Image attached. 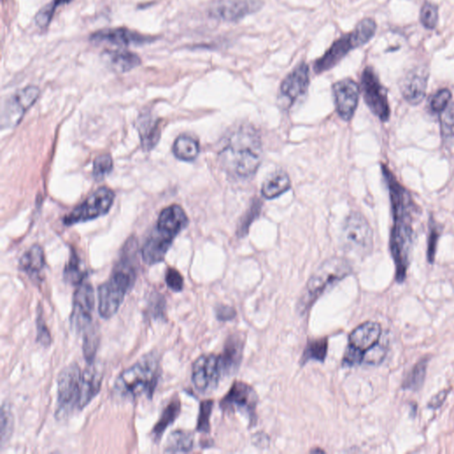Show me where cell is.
Masks as SVG:
<instances>
[{
  "instance_id": "obj_30",
  "label": "cell",
  "mask_w": 454,
  "mask_h": 454,
  "mask_svg": "<svg viewBox=\"0 0 454 454\" xmlns=\"http://www.w3.org/2000/svg\"><path fill=\"white\" fill-rule=\"evenodd\" d=\"M173 153L181 161H194L199 155V143L189 135H180L174 142Z\"/></svg>"
},
{
  "instance_id": "obj_1",
  "label": "cell",
  "mask_w": 454,
  "mask_h": 454,
  "mask_svg": "<svg viewBox=\"0 0 454 454\" xmlns=\"http://www.w3.org/2000/svg\"><path fill=\"white\" fill-rule=\"evenodd\" d=\"M382 174L390 192L393 227L391 228L390 248L396 267V281H405L409 265L414 229H412V213L414 203L408 190L398 182L393 173L384 165H382Z\"/></svg>"
},
{
  "instance_id": "obj_5",
  "label": "cell",
  "mask_w": 454,
  "mask_h": 454,
  "mask_svg": "<svg viewBox=\"0 0 454 454\" xmlns=\"http://www.w3.org/2000/svg\"><path fill=\"white\" fill-rule=\"evenodd\" d=\"M377 25L373 18L361 20L353 32L346 34L334 41L322 57L313 65L314 72H327L339 64L351 51L365 46L377 33Z\"/></svg>"
},
{
  "instance_id": "obj_32",
  "label": "cell",
  "mask_w": 454,
  "mask_h": 454,
  "mask_svg": "<svg viewBox=\"0 0 454 454\" xmlns=\"http://www.w3.org/2000/svg\"><path fill=\"white\" fill-rule=\"evenodd\" d=\"M327 350H329V340L326 337L308 341L303 351L301 364L305 365L310 360L324 362Z\"/></svg>"
},
{
  "instance_id": "obj_22",
  "label": "cell",
  "mask_w": 454,
  "mask_h": 454,
  "mask_svg": "<svg viewBox=\"0 0 454 454\" xmlns=\"http://www.w3.org/2000/svg\"><path fill=\"white\" fill-rule=\"evenodd\" d=\"M87 365V367L82 373L78 410L84 409L96 397L101 391L102 379H103V373L100 367L94 363Z\"/></svg>"
},
{
  "instance_id": "obj_9",
  "label": "cell",
  "mask_w": 454,
  "mask_h": 454,
  "mask_svg": "<svg viewBox=\"0 0 454 454\" xmlns=\"http://www.w3.org/2000/svg\"><path fill=\"white\" fill-rule=\"evenodd\" d=\"M258 404L257 392L251 385L242 382H234L230 391L220 401V408L225 414H234L235 412L248 416L251 424L257 422L256 409Z\"/></svg>"
},
{
  "instance_id": "obj_34",
  "label": "cell",
  "mask_w": 454,
  "mask_h": 454,
  "mask_svg": "<svg viewBox=\"0 0 454 454\" xmlns=\"http://www.w3.org/2000/svg\"><path fill=\"white\" fill-rule=\"evenodd\" d=\"M83 353L84 360L87 364L94 363V358L96 356L99 344H100V336L96 329L90 327L83 334Z\"/></svg>"
},
{
  "instance_id": "obj_17",
  "label": "cell",
  "mask_w": 454,
  "mask_h": 454,
  "mask_svg": "<svg viewBox=\"0 0 454 454\" xmlns=\"http://www.w3.org/2000/svg\"><path fill=\"white\" fill-rule=\"evenodd\" d=\"M334 104L338 114L346 121L353 118L360 99V87L351 78H344L333 85Z\"/></svg>"
},
{
  "instance_id": "obj_38",
  "label": "cell",
  "mask_w": 454,
  "mask_h": 454,
  "mask_svg": "<svg viewBox=\"0 0 454 454\" xmlns=\"http://www.w3.org/2000/svg\"><path fill=\"white\" fill-rule=\"evenodd\" d=\"M72 0H53L50 4L44 6L36 15V23L40 28L44 29L49 25L54 13L60 6L69 4Z\"/></svg>"
},
{
  "instance_id": "obj_43",
  "label": "cell",
  "mask_w": 454,
  "mask_h": 454,
  "mask_svg": "<svg viewBox=\"0 0 454 454\" xmlns=\"http://www.w3.org/2000/svg\"><path fill=\"white\" fill-rule=\"evenodd\" d=\"M113 170V160L109 155H101L94 160L93 174L96 179H102Z\"/></svg>"
},
{
  "instance_id": "obj_25",
  "label": "cell",
  "mask_w": 454,
  "mask_h": 454,
  "mask_svg": "<svg viewBox=\"0 0 454 454\" xmlns=\"http://www.w3.org/2000/svg\"><path fill=\"white\" fill-rule=\"evenodd\" d=\"M19 265L20 271L25 272L33 282L42 281L44 265H46L43 249L39 246H32L23 254Z\"/></svg>"
},
{
  "instance_id": "obj_49",
  "label": "cell",
  "mask_w": 454,
  "mask_h": 454,
  "mask_svg": "<svg viewBox=\"0 0 454 454\" xmlns=\"http://www.w3.org/2000/svg\"><path fill=\"white\" fill-rule=\"evenodd\" d=\"M449 391L445 390L439 392L431 398V401L429 403V408L431 409L439 408L443 404V402L446 401L447 395H448Z\"/></svg>"
},
{
  "instance_id": "obj_10",
  "label": "cell",
  "mask_w": 454,
  "mask_h": 454,
  "mask_svg": "<svg viewBox=\"0 0 454 454\" xmlns=\"http://www.w3.org/2000/svg\"><path fill=\"white\" fill-rule=\"evenodd\" d=\"M361 89L368 108L382 122H387L391 117L387 91L372 67L365 68L361 75Z\"/></svg>"
},
{
  "instance_id": "obj_14",
  "label": "cell",
  "mask_w": 454,
  "mask_h": 454,
  "mask_svg": "<svg viewBox=\"0 0 454 454\" xmlns=\"http://www.w3.org/2000/svg\"><path fill=\"white\" fill-rule=\"evenodd\" d=\"M310 85L308 64L302 61L282 81L279 101L282 107L289 109L307 93Z\"/></svg>"
},
{
  "instance_id": "obj_27",
  "label": "cell",
  "mask_w": 454,
  "mask_h": 454,
  "mask_svg": "<svg viewBox=\"0 0 454 454\" xmlns=\"http://www.w3.org/2000/svg\"><path fill=\"white\" fill-rule=\"evenodd\" d=\"M181 411V403L179 398H174L169 405L166 406L160 416L159 421L156 422L152 429L153 440L159 442L161 440L163 433L172 425L176 419L179 417Z\"/></svg>"
},
{
  "instance_id": "obj_15",
  "label": "cell",
  "mask_w": 454,
  "mask_h": 454,
  "mask_svg": "<svg viewBox=\"0 0 454 454\" xmlns=\"http://www.w3.org/2000/svg\"><path fill=\"white\" fill-rule=\"evenodd\" d=\"M220 356L201 355L193 365L192 381L198 391L208 393L217 387L221 377Z\"/></svg>"
},
{
  "instance_id": "obj_24",
  "label": "cell",
  "mask_w": 454,
  "mask_h": 454,
  "mask_svg": "<svg viewBox=\"0 0 454 454\" xmlns=\"http://www.w3.org/2000/svg\"><path fill=\"white\" fill-rule=\"evenodd\" d=\"M173 240V238L157 230L153 232L141 249L143 260L149 265L159 264L165 260Z\"/></svg>"
},
{
  "instance_id": "obj_40",
  "label": "cell",
  "mask_w": 454,
  "mask_h": 454,
  "mask_svg": "<svg viewBox=\"0 0 454 454\" xmlns=\"http://www.w3.org/2000/svg\"><path fill=\"white\" fill-rule=\"evenodd\" d=\"M213 401H210V399L201 403L196 427L197 431L204 433V434H208L210 431V419L213 410Z\"/></svg>"
},
{
  "instance_id": "obj_13",
  "label": "cell",
  "mask_w": 454,
  "mask_h": 454,
  "mask_svg": "<svg viewBox=\"0 0 454 454\" xmlns=\"http://www.w3.org/2000/svg\"><path fill=\"white\" fill-rule=\"evenodd\" d=\"M94 291L90 283L84 282L74 294L70 325L75 332L84 333L92 326L94 309Z\"/></svg>"
},
{
  "instance_id": "obj_47",
  "label": "cell",
  "mask_w": 454,
  "mask_h": 454,
  "mask_svg": "<svg viewBox=\"0 0 454 454\" xmlns=\"http://www.w3.org/2000/svg\"><path fill=\"white\" fill-rule=\"evenodd\" d=\"M386 355V349L384 346H380L377 343L370 351H367L364 355L363 363L367 365H378L380 364Z\"/></svg>"
},
{
  "instance_id": "obj_19",
  "label": "cell",
  "mask_w": 454,
  "mask_h": 454,
  "mask_svg": "<svg viewBox=\"0 0 454 454\" xmlns=\"http://www.w3.org/2000/svg\"><path fill=\"white\" fill-rule=\"evenodd\" d=\"M39 93V89L36 87H28L17 92L6 104L2 117L3 125L9 127L18 124L23 114L35 103Z\"/></svg>"
},
{
  "instance_id": "obj_21",
  "label": "cell",
  "mask_w": 454,
  "mask_h": 454,
  "mask_svg": "<svg viewBox=\"0 0 454 454\" xmlns=\"http://www.w3.org/2000/svg\"><path fill=\"white\" fill-rule=\"evenodd\" d=\"M381 334L380 324L374 322H365L351 333L348 346L358 351L363 355L364 358L365 353L379 343Z\"/></svg>"
},
{
  "instance_id": "obj_28",
  "label": "cell",
  "mask_w": 454,
  "mask_h": 454,
  "mask_svg": "<svg viewBox=\"0 0 454 454\" xmlns=\"http://www.w3.org/2000/svg\"><path fill=\"white\" fill-rule=\"evenodd\" d=\"M113 69L118 72H128L141 65V58L128 51H112L106 53Z\"/></svg>"
},
{
  "instance_id": "obj_16",
  "label": "cell",
  "mask_w": 454,
  "mask_h": 454,
  "mask_svg": "<svg viewBox=\"0 0 454 454\" xmlns=\"http://www.w3.org/2000/svg\"><path fill=\"white\" fill-rule=\"evenodd\" d=\"M429 70L424 65L412 67L399 81L403 98L408 103L419 105L424 100L428 88Z\"/></svg>"
},
{
  "instance_id": "obj_35",
  "label": "cell",
  "mask_w": 454,
  "mask_h": 454,
  "mask_svg": "<svg viewBox=\"0 0 454 454\" xmlns=\"http://www.w3.org/2000/svg\"><path fill=\"white\" fill-rule=\"evenodd\" d=\"M64 278L67 282L72 285H80L87 278L85 272L80 260V258L75 253L71 255L70 262L68 263L64 270Z\"/></svg>"
},
{
  "instance_id": "obj_50",
  "label": "cell",
  "mask_w": 454,
  "mask_h": 454,
  "mask_svg": "<svg viewBox=\"0 0 454 454\" xmlns=\"http://www.w3.org/2000/svg\"><path fill=\"white\" fill-rule=\"evenodd\" d=\"M310 453H325V452H324L323 450H320V449H317L316 450L315 449V450H310Z\"/></svg>"
},
{
  "instance_id": "obj_39",
  "label": "cell",
  "mask_w": 454,
  "mask_h": 454,
  "mask_svg": "<svg viewBox=\"0 0 454 454\" xmlns=\"http://www.w3.org/2000/svg\"><path fill=\"white\" fill-rule=\"evenodd\" d=\"M1 446H4L5 443L9 441V439H11L13 430V425H15V421H13V415L12 414L11 408L10 405L6 404V403H3L1 408Z\"/></svg>"
},
{
  "instance_id": "obj_11",
  "label": "cell",
  "mask_w": 454,
  "mask_h": 454,
  "mask_svg": "<svg viewBox=\"0 0 454 454\" xmlns=\"http://www.w3.org/2000/svg\"><path fill=\"white\" fill-rule=\"evenodd\" d=\"M114 199L115 194L112 190L108 187H101L91 194L80 206L75 208L69 215H67L64 217L63 223L66 225H72L103 216L111 210Z\"/></svg>"
},
{
  "instance_id": "obj_6",
  "label": "cell",
  "mask_w": 454,
  "mask_h": 454,
  "mask_svg": "<svg viewBox=\"0 0 454 454\" xmlns=\"http://www.w3.org/2000/svg\"><path fill=\"white\" fill-rule=\"evenodd\" d=\"M350 262L342 258H331L310 276L298 305L300 312L305 313L309 307L327 289L351 274Z\"/></svg>"
},
{
  "instance_id": "obj_23",
  "label": "cell",
  "mask_w": 454,
  "mask_h": 454,
  "mask_svg": "<svg viewBox=\"0 0 454 454\" xmlns=\"http://www.w3.org/2000/svg\"><path fill=\"white\" fill-rule=\"evenodd\" d=\"M189 225L185 211L179 206H172L163 210L157 222L156 230L175 239Z\"/></svg>"
},
{
  "instance_id": "obj_45",
  "label": "cell",
  "mask_w": 454,
  "mask_h": 454,
  "mask_svg": "<svg viewBox=\"0 0 454 454\" xmlns=\"http://www.w3.org/2000/svg\"><path fill=\"white\" fill-rule=\"evenodd\" d=\"M37 342L44 348L49 347L52 343V338H51L49 330L44 322L42 313H37Z\"/></svg>"
},
{
  "instance_id": "obj_7",
  "label": "cell",
  "mask_w": 454,
  "mask_h": 454,
  "mask_svg": "<svg viewBox=\"0 0 454 454\" xmlns=\"http://www.w3.org/2000/svg\"><path fill=\"white\" fill-rule=\"evenodd\" d=\"M82 373L77 363L70 364L61 370L57 379L56 418H66L75 409L78 410Z\"/></svg>"
},
{
  "instance_id": "obj_4",
  "label": "cell",
  "mask_w": 454,
  "mask_h": 454,
  "mask_svg": "<svg viewBox=\"0 0 454 454\" xmlns=\"http://www.w3.org/2000/svg\"><path fill=\"white\" fill-rule=\"evenodd\" d=\"M159 360L149 353L137 363L122 371L114 384V393L122 399H134L142 396L152 398L160 377Z\"/></svg>"
},
{
  "instance_id": "obj_2",
  "label": "cell",
  "mask_w": 454,
  "mask_h": 454,
  "mask_svg": "<svg viewBox=\"0 0 454 454\" xmlns=\"http://www.w3.org/2000/svg\"><path fill=\"white\" fill-rule=\"evenodd\" d=\"M263 158L260 136L253 126L239 125L225 138L220 153L225 172L238 179H247L255 175Z\"/></svg>"
},
{
  "instance_id": "obj_29",
  "label": "cell",
  "mask_w": 454,
  "mask_h": 454,
  "mask_svg": "<svg viewBox=\"0 0 454 454\" xmlns=\"http://www.w3.org/2000/svg\"><path fill=\"white\" fill-rule=\"evenodd\" d=\"M194 448V435L187 430H176L167 439L165 453H185Z\"/></svg>"
},
{
  "instance_id": "obj_8",
  "label": "cell",
  "mask_w": 454,
  "mask_h": 454,
  "mask_svg": "<svg viewBox=\"0 0 454 454\" xmlns=\"http://www.w3.org/2000/svg\"><path fill=\"white\" fill-rule=\"evenodd\" d=\"M344 248L360 257L370 253L374 246V234L370 223L360 213H351L346 218L342 233Z\"/></svg>"
},
{
  "instance_id": "obj_3",
  "label": "cell",
  "mask_w": 454,
  "mask_h": 454,
  "mask_svg": "<svg viewBox=\"0 0 454 454\" xmlns=\"http://www.w3.org/2000/svg\"><path fill=\"white\" fill-rule=\"evenodd\" d=\"M136 244L128 242L120 260L113 270L107 282L99 286V313L109 320L118 312L126 294L132 289L137 277Z\"/></svg>"
},
{
  "instance_id": "obj_36",
  "label": "cell",
  "mask_w": 454,
  "mask_h": 454,
  "mask_svg": "<svg viewBox=\"0 0 454 454\" xmlns=\"http://www.w3.org/2000/svg\"><path fill=\"white\" fill-rule=\"evenodd\" d=\"M439 20V8L435 3L425 1L420 13V20L425 29L433 30L438 26Z\"/></svg>"
},
{
  "instance_id": "obj_33",
  "label": "cell",
  "mask_w": 454,
  "mask_h": 454,
  "mask_svg": "<svg viewBox=\"0 0 454 454\" xmlns=\"http://www.w3.org/2000/svg\"><path fill=\"white\" fill-rule=\"evenodd\" d=\"M429 358H422L415 365L403 382V388L408 391H418L424 384L427 368L429 365Z\"/></svg>"
},
{
  "instance_id": "obj_18",
  "label": "cell",
  "mask_w": 454,
  "mask_h": 454,
  "mask_svg": "<svg viewBox=\"0 0 454 454\" xmlns=\"http://www.w3.org/2000/svg\"><path fill=\"white\" fill-rule=\"evenodd\" d=\"M153 37L142 35L126 28L105 29L92 34L90 41L94 44H107L117 46H141L155 40Z\"/></svg>"
},
{
  "instance_id": "obj_41",
  "label": "cell",
  "mask_w": 454,
  "mask_h": 454,
  "mask_svg": "<svg viewBox=\"0 0 454 454\" xmlns=\"http://www.w3.org/2000/svg\"><path fill=\"white\" fill-rule=\"evenodd\" d=\"M261 208L262 201L260 200H256L252 203L251 208H249L247 213L245 214L244 220L241 222L240 227H239L238 234L241 237L247 234L252 222L258 217L259 214H260Z\"/></svg>"
},
{
  "instance_id": "obj_44",
  "label": "cell",
  "mask_w": 454,
  "mask_h": 454,
  "mask_svg": "<svg viewBox=\"0 0 454 454\" xmlns=\"http://www.w3.org/2000/svg\"><path fill=\"white\" fill-rule=\"evenodd\" d=\"M452 96L449 89H441L432 97L431 101H430V108L435 113H442L448 107Z\"/></svg>"
},
{
  "instance_id": "obj_12",
  "label": "cell",
  "mask_w": 454,
  "mask_h": 454,
  "mask_svg": "<svg viewBox=\"0 0 454 454\" xmlns=\"http://www.w3.org/2000/svg\"><path fill=\"white\" fill-rule=\"evenodd\" d=\"M263 0H217L209 8L210 18L238 23L264 8Z\"/></svg>"
},
{
  "instance_id": "obj_46",
  "label": "cell",
  "mask_w": 454,
  "mask_h": 454,
  "mask_svg": "<svg viewBox=\"0 0 454 454\" xmlns=\"http://www.w3.org/2000/svg\"><path fill=\"white\" fill-rule=\"evenodd\" d=\"M165 282L168 288L174 292L182 291L184 289V279L176 269L169 268L167 270Z\"/></svg>"
},
{
  "instance_id": "obj_42",
  "label": "cell",
  "mask_w": 454,
  "mask_h": 454,
  "mask_svg": "<svg viewBox=\"0 0 454 454\" xmlns=\"http://www.w3.org/2000/svg\"><path fill=\"white\" fill-rule=\"evenodd\" d=\"M440 234H441V229H440L439 225L431 220L429 224L428 251H427V257H428V261L430 264H433L435 261L436 247H438Z\"/></svg>"
},
{
  "instance_id": "obj_48",
  "label": "cell",
  "mask_w": 454,
  "mask_h": 454,
  "mask_svg": "<svg viewBox=\"0 0 454 454\" xmlns=\"http://www.w3.org/2000/svg\"><path fill=\"white\" fill-rule=\"evenodd\" d=\"M216 316L220 322H228L237 317V310L233 307L220 305L217 307Z\"/></svg>"
},
{
  "instance_id": "obj_37",
  "label": "cell",
  "mask_w": 454,
  "mask_h": 454,
  "mask_svg": "<svg viewBox=\"0 0 454 454\" xmlns=\"http://www.w3.org/2000/svg\"><path fill=\"white\" fill-rule=\"evenodd\" d=\"M440 130L443 141H454V103L450 104L441 113Z\"/></svg>"
},
{
  "instance_id": "obj_31",
  "label": "cell",
  "mask_w": 454,
  "mask_h": 454,
  "mask_svg": "<svg viewBox=\"0 0 454 454\" xmlns=\"http://www.w3.org/2000/svg\"><path fill=\"white\" fill-rule=\"evenodd\" d=\"M139 131L143 149L151 150L158 142L161 134L158 122L152 120L150 118H143L139 122Z\"/></svg>"
},
{
  "instance_id": "obj_26",
  "label": "cell",
  "mask_w": 454,
  "mask_h": 454,
  "mask_svg": "<svg viewBox=\"0 0 454 454\" xmlns=\"http://www.w3.org/2000/svg\"><path fill=\"white\" fill-rule=\"evenodd\" d=\"M290 187H291V181L288 174L279 170L271 174L266 179L262 187V194L266 199L272 200L286 193Z\"/></svg>"
},
{
  "instance_id": "obj_20",
  "label": "cell",
  "mask_w": 454,
  "mask_h": 454,
  "mask_svg": "<svg viewBox=\"0 0 454 454\" xmlns=\"http://www.w3.org/2000/svg\"><path fill=\"white\" fill-rule=\"evenodd\" d=\"M244 334H232L227 337L223 353L220 355L222 374L229 375L238 370L244 357Z\"/></svg>"
}]
</instances>
